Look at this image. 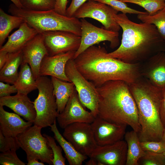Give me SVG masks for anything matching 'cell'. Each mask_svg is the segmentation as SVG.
Returning a JSON list of instances; mask_svg holds the SVG:
<instances>
[{
  "instance_id": "cell-41",
  "label": "cell",
  "mask_w": 165,
  "mask_h": 165,
  "mask_svg": "<svg viewBox=\"0 0 165 165\" xmlns=\"http://www.w3.org/2000/svg\"><path fill=\"white\" fill-rule=\"evenodd\" d=\"M9 53L5 51L0 50V69L6 62L8 59Z\"/></svg>"
},
{
  "instance_id": "cell-9",
  "label": "cell",
  "mask_w": 165,
  "mask_h": 165,
  "mask_svg": "<svg viewBox=\"0 0 165 165\" xmlns=\"http://www.w3.org/2000/svg\"><path fill=\"white\" fill-rule=\"evenodd\" d=\"M118 12L110 6L94 0H89L76 11L74 15L79 19L90 18L101 23L105 29L119 32L121 27L115 18Z\"/></svg>"
},
{
  "instance_id": "cell-31",
  "label": "cell",
  "mask_w": 165,
  "mask_h": 165,
  "mask_svg": "<svg viewBox=\"0 0 165 165\" xmlns=\"http://www.w3.org/2000/svg\"><path fill=\"white\" fill-rule=\"evenodd\" d=\"M95 1L105 4L114 9L118 12H121L123 13L133 14H145L147 12L137 10L131 8L126 3L120 0H94Z\"/></svg>"
},
{
  "instance_id": "cell-8",
  "label": "cell",
  "mask_w": 165,
  "mask_h": 165,
  "mask_svg": "<svg viewBox=\"0 0 165 165\" xmlns=\"http://www.w3.org/2000/svg\"><path fill=\"white\" fill-rule=\"evenodd\" d=\"M65 74L75 86L81 103L96 117L98 115V94L97 88L78 71L74 59L69 60L65 67Z\"/></svg>"
},
{
  "instance_id": "cell-11",
  "label": "cell",
  "mask_w": 165,
  "mask_h": 165,
  "mask_svg": "<svg viewBox=\"0 0 165 165\" xmlns=\"http://www.w3.org/2000/svg\"><path fill=\"white\" fill-rule=\"evenodd\" d=\"M63 135L78 152L89 157L98 146L90 123L70 124L64 129Z\"/></svg>"
},
{
  "instance_id": "cell-10",
  "label": "cell",
  "mask_w": 165,
  "mask_h": 165,
  "mask_svg": "<svg viewBox=\"0 0 165 165\" xmlns=\"http://www.w3.org/2000/svg\"><path fill=\"white\" fill-rule=\"evenodd\" d=\"M81 38L80 46L75 52L73 59L90 47L100 42L108 41L110 47L114 49L119 44V32H114L97 27L85 18L80 19Z\"/></svg>"
},
{
  "instance_id": "cell-21",
  "label": "cell",
  "mask_w": 165,
  "mask_h": 165,
  "mask_svg": "<svg viewBox=\"0 0 165 165\" xmlns=\"http://www.w3.org/2000/svg\"><path fill=\"white\" fill-rule=\"evenodd\" d=\"M39 33L24 22L18 30L8 36L7 42L0 47V50L11 53L21 50L30 40Z\"/></svg>"
},
{
  "instance_id": "cell-43",
  "label": "cell",
  "mask_w": 165,
  "mask_h": 165,
  "mask_svg": "<svg viewBox=\"0 0 165 165\" xmlns=\"http://www.w3.org/2000/svg\"><path fill=\"white\" fill-rule=\"evenodd\" d=\"M90 159L86 162V165H103L102 163L95 158L90 157Z\"/></svg>"
},
{
  "instance_id": "cell-47",
  "label": "cell",
  "mask_w": 165,
  "mask_h": 165,
  "mask_svg": "<svg viewBox=\"0 0 165 165\" xmlns=\"http://www.w3.org/2000/svg\"><path fill=\"white\" fill-rule=\"evenodd\" d=\"M163 50H164V51H165V49Z\"/></svg>"
},
{
  "instance_id": "cell-28",
  "label": "cell",
  "mask_w": 165,
  "mask_h": 165,
  "mask_svg": "<svg viewBox=\"0 0 165 165\" xmlns=\"http://www.w3.org/2000/svg\"><path fill=\"white\" fill-rule=\"evenodd\" d=\"M137 18L142 22L154 25L165 44V7L153 15H150L147 12L138 14Z\"/></svg>"
},
{
  "instance_id": "cell-46",
  "label": "cell",
  "mask_w": 165,
  "mask_h": 165,
  "mask_svg": "<svg viewBox=\"0 0 165 165\" xmlns=\"http://www.w3.org/2000/svg\"><path fill=\"white\" fill-rule=\"evenodd\" d=\"M163 153L165 157V152H164Z\"/></svg>"
},
{
  "instance_id": "cell-37",
  "label": "cell",
  "mask_w": 165,
  "mask_h": 165,
  "mask_svg": "<svg viewBox=\"0 0 165 165\" xmlns=\"http://www.w3.org/2000/svg\"><path fill=\"white\" fill-rule=\"evenodd\" d=\"M17 90L14 84L10 85L9 84H5L3 82H0V97L8 96L12 94L17 93Z\"/></svg>"
},
{
  "instance_id": "cell-36",
  "label": "cell",
  "mask_w": 165,
  "mask_h": 165,
  "mask_svg": "<svg viewBox=\"0 0 165 165\" xmlns=\"http://www.w3.org/2000/svg\"><path fill=\"white\" fill-rule=\"evenodd\" d=\"M140 144L145 151L158 153H163L165 152V143L160 141H141Z\"/></svg>"
},
{
  "instance_id": "cell-44",
  "label": "cell",
  "mask_w": 165,
  "mask_h": 165,
  "mask_svg": "<svg viewBox=\"0 0 165 165\" xmlns=\"http://www.w3.org/2000/svg\"><path fill=\"white\" fill-rule=\"evenodd\" d=\"M12 2L13 4L16 7L19 8H23V6L20 0H10Z\"/></svg>"
},
{
  "instance_id": "cell-35",
  "label": "cell",
  "mask_w": 165,
  "mask_h": 165,
  "mask_svg": "<svg viewBox=\"0 0 165 165\" xmlns=\"http://www.w3.org/2000/svg\"><path fill=\"white\" fill-rule=\"evenodd\" d=\"M20 148L16 137H6L0 131V151H16Z\"/></svg>"
},
{
  "instance_id": "cell-38",
  "label": "cell",
  "mask_w": 165,
  "mask_h": 165,
  "mask_svg": "<svg viewBox=\"0 0 165 165\" xmlns=\"http://www.w3.org/2000/svg\"><path fill=\"white\" fill-rule=\"evenodd\" d=\"M89 0H72L69 7L67 9L66 16L73 17L77 10L82 5Z\"/></svg>"
},
{
  "instance_id": "cell-33",
  "label": "cell",
  "mask_w": 165,
  "mask_h": 165,
  "mask_svg": "<svg viewBox=\"0 0 165 165\" xmlns=\"http://www.w3.org/2000/svg\"><path fill=\"white\" fill-rule=\"evenodd\" d=\"M165 165V157L163 153L145 151L144 155L138 161L139 165Z\"/></svg>"
},
{
  "instance_id": "cell-1",
  "label": "cell",
  "mask_w": 165,
  "mask_h": 165,
  "mask_svg": "<svg viewBox=\"0 0 165 165\" xmlns=\"http://www.w3.org/2000/svg\"><path fill=\"white\" fill-rule=\"evenodd\" d=\"M108 53L104 47L94 45L74 59L77 69L96 88L111 80L131 83L142 76L140 63H126Z\"/></svg>"
},
{
  "instance_id": "cell-25",
  "label": "cell",
  "mask_w": 165,
  "mask_h": 165,
  "mask_svg": "<svg viewBox=\"0 0 165 165\" xmlns=\"http://www.w3.org/2000/svg\"><path fill=\"white\" fill-rule=\"evenodd\" d=\"M127 145L126 165H138L140 159L145 153L141 148L138 133L133 130L126 132L124 137Z\"/></svg>"
},
{
  "instance_id": "cell-34",
  "label": "cell",
  "mask_w": 165,
  "mask_h": 165,
  "mask_svg": "<svg viewBox=\"0 0 165 165\" xmlns=\"http://www.w3.org/2000/svg\"><path fill=\"white\" fill-rule=\"evenodd\" d=\"M16 151L9 150L0 154V164L2 165H25L17 156Z\"/></svg>"
},
{
  "instance_id": "cell-19",
  "label": "cell",
  "mask_w": 165,
  "mask_h": 165,
  "mask_svg": "<svg viewBox=\"0 0 165 165\" xmlns=\"http://www.w3.org/2000/svg\"><path fill=\"white\" fill-rule=\"evenodd\" d=\"M28 95L17 93L14 96L0 97V105L6 106L27 121L34 123L36 112L33 102Z\"/></svg>"
},
{
  "instance_id": "cell-4",
  "label": "cell",
  "mask_w": 165,
  "mask_h": 165,
  "mask_svg": "<svg viewBox=\"0 0 165 165\" xmlns=\"http://www.w3.org/2000/svg\"><path fill=\"white\" fill-rule=\"evenodd\" d=\"M128 84L138 108L140 141H160L164 128L160 113L162 90L142 76Z\"/></svg>"
},
{
  "instance_id": "cell-40",
  "label": "cell",
  "mask_w": 165,
  "mask_h": 165,
  "mask_svg": "<svg viewBox=\"0 0 165 165\" xmlns=\"http://www.w3.org/2000/svg\"><path fill=\"white\" fill-rule=\"evenodd\" d=\"M160 113L162 122L164 127L165 126V87L162 90Z\"/></svg>"
},
{
  "instance_id": "cell-20",
  "label": "cell",
  "mask_w": 165,
  "mask_h": 165,
  "mask_svg": "<svg viewBox=\"0 0 165 165\" xmlns=\"http://www.w3.org/2000/svg\"><path fill=\"white\" fill-rule=\"evenodd\" d=\"M33 123L24 121L16 113L6 111L0 105V131L4 136L16 137Z\"/></svg>"
},
{
  "instance_id": "cell-13",
  "label": "cell",
  "mask_w": 165,
  "mask_h": 165,
  "mask_svg": "<svg viewBox=\"0 0 165 165\" xmlns=\"http://www.w3.org/2000/svg\"><path fill=\"white\" fill-rule=\"evenodd\" d=\"M95 118L90 112L85 109L75 89L63 111L58 114L57 119L60 127L64 129L68 125L75 123H91Z\"/></svg>"
},
{
  "instance_id": "cell-16",
  "label": "cell",
  "mask_w": 165,
  "mask_h": 165,
  "mask_svg": "<svg viewBox=\"0 0 165 165\" xmlns=\"http://www.w3.org/2000/svg\"><path fill=\"white\" fill-rule=\"evenodd\" d=\"M22 51V63L29 65L36 80L40 76L39 70L42 60L45 56H49L42 34L37 35L24 46Z\"/></svg>"
},
{
  "instance_id": "cell-5",
  "label": "cell",
  "mask_w": 165,
  "mask_h": 165,
  "mask_svg": "<svg viewBox=\"0 0 165 165\" xmlns=\"http://www.w3.org/2000/svg\"><path fill=\"white\" fill-rule=\"evenodd\" d=\"M8 12L21 18L30 26L39 33L62 31L72 32L81 36V21L75 17L59 14L54 9L46 11L29 10L10 5Z\"/></svg>"
},
{
  "instance_id": "cell-7",
  "label": "cell",
  "mask_w": 165,
  "mask_h": 165,
  "mask_svg": "<svg viewBox=\"0 0 165 165\" xmlns=\"http://www.w3.org/2000/svg\"><path fill=\"white\" fill-rule=\"evenodd\" d=\"M42 128L34 125L18 135L16 138L27 158H34L43 163L52 164L53 155L47 138L41 133Z\"/></svg>"
},
{
  "instance_id": "cell-18",
  "label": "cell",
  "mask_w": 165,
  "mask_h": 165,
  "mask_svg": "<svg viewBox=\"0 0 165 165\" xmlns=\"http://www.w3.org/2000/svg\"><path fill=\"white\" fill-rule=\"evenodd\" d=\"M141 69L142 76L162 90L165 87V51L158 52L147 60Z\"/></svg>"
},
{
  "instance_id": "cell-32",
  "label": "cell",
  "mask_w": 165,
  "mask_h": 165,
  "mask_svg": "<svg viewBox=\"0 0 165 165\" xmlns=\"http://www.w3.org/2000/svg\"><path fill=\"white\" fill-rule=\"evenodd\" d=\"M43 135L47 138L48 144L53 152V158L52 160V164L65 165V158L63 157L62 153V148L60 146L57 145L54 138L45 134Z\"/></svg>"
},
{
  "instance_id": "cell-17",
  "label": "cell",
  "mask_w": 165,
  "mask_h": 165,
  "mask_svg": "<svg viewBox=\"0 0 165 165\" xmlns=\"http://www.w3.org/2000/svg\"><path fill=\"white\" fill-rule=\"evenodd\" d=\"M75 52L71 51L53 56H45L40 65V76H50L71 82L65 74V67L68 61L73 58Z\"/></svg>"
},
{
  "instance_id": "cell-30",
  "label": "cell",
  "mask_w": 165,
  "mask_h": 165,
  "mask_svg": "<svg viewBox=\"0 0 165 165\" xmlns=\"http://www.w3.org/2000/svg\"><path fill=\"white\" fill-rule=\"evenodd\" d=\"M23 8L36 11H46L54 9L55 0H20Z\"/></svg>"
},
{
  "instance_id": "cell-22",
  "label": "cell",
  "mask_w": 165,
  "mask_h": 165,
  "mask_svg": "<svg viewBox=\"0 0 165 165\" xmlns=\"http://www.w3.org/2000/svg\"><path fill=\"white\" fill-rule=\"evenodd\" d=\"M54 134V138L63 150L70 165H81L88 156L78 152L73 146L60 133L57 126L56 120L50 126Z\"/></svg>"
},
{
  "instance_id": "cell-2",
  "label": "cell",
  "mask_w": 165,
  "mask_h": 165,
  "mask_svg": "<svg viewBox=\"0 0 165 165\" xmlns=\"http://www.w3.org/2000/svg\"><path fill=\"white\" fill-rule=\"evenodd\" d=\"M115 18L122 29V38L119 47L108 53L109 56L127 63H139L161 51L160 47L165 45L154 25L136 23L123 13Z\"/></svg>"
},
{
  "instance_id": "cell-42",
  "label": "cell",
  "mask_w": 165,
  "mask_h": 165,
  "mask_svg": "<svg viewBox=\"0 0 165 165\" xmlns=\"http://www.w3.org/2000/svg\"><path fill=\"white\" fill-rule=\"evenodd\" d=\"M28 165H44V163L39 162L38 160L34 158H27Z\"/></svg>"
},
{
  "instance_id": "cell-15",
  "label": "cell",
  "mask_w": 165,
  "mask_h": 165,
  "mask_svg": "<svg viewBox=\"0 0 165 165\" xmlns=\"http://www.w3.org/2000/svg\"><path fill=\"white\" fill-rule=\"evenodd\" d=\"M127 145L123 140L104 146H97L89 157L103 165H126Z\"/></svg>"
},
{
  "instance_id": "cell-39",
  "label": "cell",
  "mask_w": 165,
  "mask_h": 165,
  "mask_svg": "<svg viewBox=\"0 0 165 165\" xmlns=\"http://www.w3.org/2000/svg\"><path fill=\"white\" fill-rule=\"evenodd\" d=\"M68 3V0H55L54 10L59 14L66 16Z\"/></svg>"
},
{
  "instance_id": "cell-24",
  "label": "cell",
  "mask_w": 165,
  "mask_h": 165,
  "mask_svg": "<svg viewBox=\"0 0 165 165\" xmlns=\"http://www.w3.org/2000/svg\"><path fill=\"white\" fill-rule=\"evenodd\" d=\"M53 85V93L55 96L58 114L64 109L75 87L72 82L62 80L54 77H51Z\"/></svg>"
},
{
  "instance_id": "cell-48",
  "label": "cell",
  "mask_w": 165,
  "mask_h": 165,
  "mask_svg": "<svg viewBox=\"0 0 165 165\" xmlns=\"http://www.w3.org/2000/svg\"></svg>"
},
{
  "instance_id": "cell-12",
  "label": "cell",
  "mask_w": 165,
  "mask_h": 165,
  "mask_svg": "<svg viewBox=\"0 0 165 165\" xmlns=\"http://www.w3.org/2000/svg\"><path fill=\"white\" fill-rule=\"evenodd\" d=\"M49 56H53L68 52L76 51L81 42V36L62 31L41 33Z\"/></svg>"
},
{
  "instance_id": "cell-26",
  "label": "cell",
  "mask_w": 165,
  "mask_h": 165,
  "mask_svg": "<svg viewBox=\"0 0 165 165\" xmlns=\"http://www.w3.org/2000/svg\"><path fill=\"white\" fill-rule=\"evenodd\" d=\"M14 84L18 93L28 95L37 89L36 80L28 64L22 63L20 65L17 79Z\"/></svg>"
},
{
  "instance_id": "cell-6",
  "label": "cell",
  "mask_w": 165,
  "mask_h": 165,
  "mask_svg": "<svg viewBox=\"0 0 165 165\" xmlns=\"http://www.w3.org/2000/svg\"><path fill=\"white\" fill-rule=\"evenodd\" d=\"M36 81L38 93L33 102L36 112L33 123L42 128L50 127L58 114L51 79L47 76H40Z\"/></svg>"
},
{
  "instance_id": "cell-27",
  "label": "cell",
  "mask_w": 165,
  "mask_h": 165,
  "mask_svg": "<svg viewBox=\"0 0 165 165\" xmlns=\"http://www.w3.org/2000/svg\"><path fill=\"white\" fill-rule=\"evenodd\" d=\"M24 22L20 17L8 14L0 8V47L2 46L10 32L19 27Z\"/></svg>"
},
{
  "instance_id": "cell-3",
  "label": "cell",
  "mask_w": 165,
  "mask_h": 165,
  "mask_svg": "<svg viewBox=\"0 0 165 165\" xmlns=\"http://www.w3.org/2000/svg\"><path fill=\"white\" fill-rule=\"evenodd\" d=\"M98 94L97 116L110 122L130 126L140 131L137 106L128 84L111 80L96 88Z\"/></svg>"
},
{
  "instance_id": "cell-29",
  "label": "cell",
  "mask_w": 165,
  "mask_h": 165,
  "mask_svg": "<svg viewBox=\"0 0 165 165\" xmlns=\"http://www.w3.org/2000/svg\"><path fill=\"white\" fill-rule=\"evenodd\" d=\"M125 3L138 5L144 8L150 15H153L165 7V0H120Z\"/></svg>"
},
{
  "instance_id": "cell-23",
  "label": "cell",
  "mask_w": 165,
  "mask_h": 165,
  "mask_svg": "<svg viewBox=\"0 0 165 165\" xmlns=\"http://www.w3.org/2000/svg\"><path fill=\"white\" fill-rule=\"evenodd\" d=\"M23 62L22 50L9 53L7 61L0 69V81L14 84L18 75V69Z\"/></svg>"
},
{
  "instance_id": "cell-45",
  "label": "cell",
  "mask_w": 165,
  "mask_h": 165,
  "mask_svg": "<svg viewBox=\"0 0 165 165\" xmlns=\"http://www.w3.org/2000/svg\"><path fill=\"white\" fill-rule=\"evenodd\" d=\"M160 141L165 143V126L164 127V130Z\"/></svg>"
},
{
  "instance_id": "cell-14",
  "label": "cell",
  "mask_w": 165,
  "mask_h": 165,
  "mask_svg": "<svg viewBox=\"0 0 165 165\" xmlns=\"http://www.w3.org/2000/svg\"><path fill=\"white\" fill-rule=\"evenodd\" d=\"M90 124L98 146L109 145L123 140L127 126L109 122L98 116Z\"/></svg>"
}]
</instances>
